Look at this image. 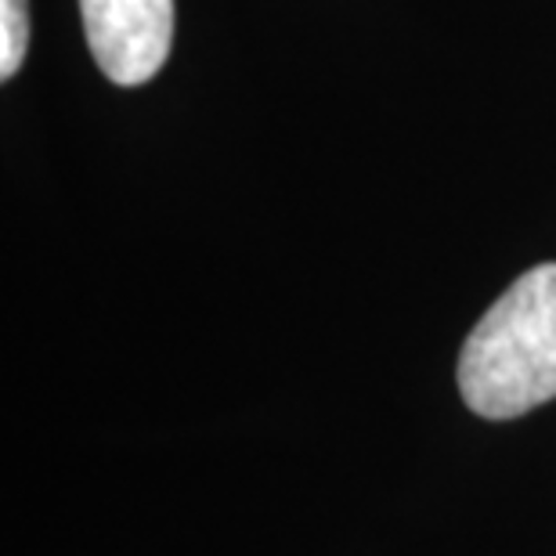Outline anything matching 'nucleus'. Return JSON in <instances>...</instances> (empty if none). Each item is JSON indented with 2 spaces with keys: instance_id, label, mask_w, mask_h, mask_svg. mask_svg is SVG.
Masks as SVG:
<instances>
[{
  "instance_id": "f257e3e1",
  "label": "nucleus",
  "mask_w": 556,
  "mask_h": 556,
  "mask_svg": "<svg viewBox=\"0 0 556 556\" xmlns=\"http://www.w3.org/2000/svg\"><path fill=\"white\" fill-rule=\"evenodd\" d=\"M459 394L481 419H517L556 397V264L517 278L459 351Z\"/></svg>"
},
{
  "instance_id": "f03ea898",
  "label": "nucleus",
  "mask_w": 556,
  "mask_h": 556,
  "mask_svg": "<svg viewBox=\"0 0 556 556\" xmlns=\"http://www.w3.org/2000/svg\"><path fill=\"white\" fill-rule=\"evenodd\" d=\"M87 48L119 87H138L163 70L174 40V0H80Z\"/></svg>"
},
{
  "instance_id": "7ed1b4c3",
  "label": "nucleus",
  "mask_w": 556,
  "mask_h": 556,
  "mask_svg": "<svg viewBox=\"0 0 556 556\" xmlns=\"http://www.w3.org/2000/svg\"><path fill=\"white\" fill-rule=\"evenodd\" d=\"M29 48V4L0 0V76L11 80Z\"/></svg>"
}]
</instances>
